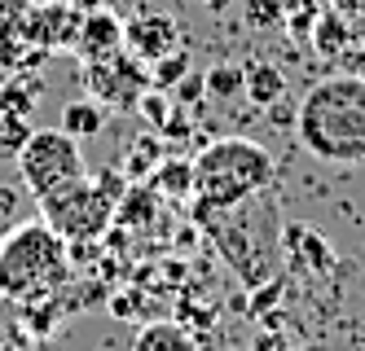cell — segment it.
Here are the masks:
<instances>
[{"label": "cell", "mask_w": 365, "mask_h": 351, "mask_svg": "<svg viewBox=\"0 0 365 351\" xmlns=\"http://www.w3.org/2000/svg\"><path fill=\"white\" fill-rule=\"evenodd\" d=\"M40 93H44L40 79H31V75H14V84L0 93V115H18V119H27V115L36 110Z\"/></svg>", "instance_id": "obj_14"}, {"label": "cell", "mask_w": 365, "mask_h": 351, "mask_svg": "<svg viewBox=\"0 0 365 351\" xmlns=\"http://www.w3.org/2000/svg\"><path fill=\"white\" fill-rule=\"evenodd\" d=\"M202 84H207V97H216V101H233V97H242V66H212V70H202Z\"/></svg>", "instance_id": "obj_16"}, {"label": "cell", "mask_w": 365, "mask_h": 351, "mask_svg": "<svg viewBox=\"0 0 365 351\" xmlns=\"http://www.w3.org/2000/svg\"><path fill=\"white\" fill-rule=\"evenodd\" d=\"M5 123H0V150H22V141L31 137V127L27 119H18V115H0Z\"/></svg>", "instance_id": "obj_20"}, {"label": "cell", "mask_w": 365, "mask_h": 351, "mask_svg": "<svg viewBox=\"0 0 365 351\" xmlns=\"http://www.w3.org/2000/svg\"><path fill=\"white\" fill-rule=\"evenodd\" d=\"M286 246H291L295 263H308V273H326V268H334V251L312 229H286Z\"/></svg>", "instance_id": "obj_13"}, {"label": "cell", "mask_w": 365, "mask_h": 351, "mask_svg": "<svg viewBox=\"0 0 365 351\" xmlns=\"http://www.w3.org/2000/svg\"><path fill=\"white\" fill-rule=\"evenodd\" d=\"M145 180H150V189H154L159 198L185 202V198L194 194V163H190V158H163V163L154 167Z\"/></svg>", "instance_id": "obj_10"}, {"label": "cell", "mask_w": 365, "mask_h": 351, "mask_svg": "<svg viewBox=\"0 0 365 351\" xmlns=\"http://www.w3.org/2000/svg\"><path fill=\"white\" fill-rule=\"evenodd\" d=\"M159 163H163V158H159V141H154V137H137V150L128 154V176H133V180H145Z\"/></svg>", "instance_id": "obj_18"}, {"label": "cell", "mask_w": 365, "mask_h": 351, "mask_svg": "<svg viewBox=\"0 0 365 351\" xmlns=\"http://www.w3.org/2000/svg\"><path fill=\"white\" fill-rule=\"evenodd\" d=\"M277 18V0H247V22L251 26H264Z\"/></svg>", "instance_id": "obj_23"}, {"label": "cell", "mask_w": 365, "mask_h": 351, "mask_svg": "<svg viewBox=\"0 0 365 351\" xmlns=\"http://www.w3.org/2000/svg\"><path fill=\"white\" fill-rule=\"evenodd\" d=\"M251 351H286V338L269 330V334H259V338H255V347H251Z\"/></svg>", "instance_id": "obj_25"}, {"label": "cell", "mask_w": 365, "mask_h": 351, "mask_svg": "<svg viewBox=\"0 0 365 351\" xmlns=\"http://www.w3.org/2000/svg\"><path fill=\"white\" fill-rule=\"evenodd\" d=\"M269 119H273L277 127H295V105H286V101H273V105H269Z\"/></svg>", "instance_id": "obj_24"}, {"label": "cell", "mask_w": 365, "mask_h": 351, "mask_svg": "<svg viewBox=\"0 0 365 351\" xmlns=\"http://www.w3.org/2000/svg\"><path fill=\"white\" fill-rule=\"evenodd\" d=\"M299 145L334 167L365 163V75H326L295 105Z\"/></svg>", "instance_id": "obj_1"}, {"label": "cell", "mask_w": 365, "mask_h": 351, "mask_svg": "<svg viewBox=\"0 0 365 351\" xmlns=\"http://www.w3.org/2000/svg\"><path fill=\"white\" fill-rule=\"evenodd\" d=\"M75 48H80L84 66L88 62H106L123 53V18L110 9H93L80 18V31H75Z\"/></svg>", "instance_id": "obj_8"}, {"label": "cell", "mask_w": 365, "mask_h": 351, "mask_svg": "<svg viewBox=\"0 0 365 351\" xmlns=\"http://www.w3.org/2000/svg\"><path fill=\"white\" fill-rule=\"evenodd\" d=\"M128 194L123 172H101V176H80L53 194L36 198L40 206V220L53 229L62 241H97L115 224V206Z\"/></svg>", "instance_id": "obj_4"}, {"label": "cell", "mask_w": 365, "mask_h": 351, "mask_svg": "<svg viewBox=\"0 0 365 351\" xmlns=\"http://www.w3.org/2000/svg\"><path fill=\"white\" fill-rule=\"evenodd\" d=\"M18 176H22L31 198H44V194H53V189L84 176V150L62 127L31 132L18 150Z\"/></svg>", "instance_id": "obj_5"}, {"label": "cell", "mask_w": 365, "mask_h": 351, "mask_svg": "<svg viewBox=\"0 0 365 351\" xmlns=\"http://www.w3.org/2000/svg\"><path fill=\"white\" fill-rule=\"evenodd\" d=\"M242 97L251 105H259V110H269L273 101L286 97V75L273 62H251V66H242Z\"/></svg>", "instance_id": "obj_9"}, {"label": "cell", "mask_w": 365, "mask_h": 351, "mask_svg": "<svg viewBox=\"0 0 365 351\" xmlns=\"http://www.w3.org/2000/svg\"><path fill=\"white\" fill-rule=\"evenodd\" d=\"M137 115L141 119H150L154 127H168V119H172V93H159V88H145L141 93V101H137Z\"/></svg>", "instance_id": "obj_19"}, {"label": "cell", "mask_w": 365, "mask_h": 351, "mask_svg": "<svg viewBox=\"0 0 365 351\" xmlns=\"http://www.w3.org/2000/svg\"><path fill=\"white\" fill-rule=\"evenodd\" d=\"M180 48V26L168 14H137L133 22H123V53H133L141 66L168 58Z\"/></svg>", "instance_id": "obj_7"}, {"label": "cell", "mask_w": 365, "mask_h": 351, "mask_svg": "<svg viewBox=\"0 0 365 351\" xmlns=\"http://www.w3.org/2000/svg\"><path fill=\"white\" fill-rule=\"evenodd\" d=\"M348 40H352V36H348L344 18H334V14H326V18L317 22V36H312L317 53H326V58H334V53H344V44H348Z\"/></svg>", "instance_id": "obj_17"}, {"label": "cell", "mask_w": 365, "mask_h": 351, "mask_svg": "<svg viewBox=\"0 0 365 351\" xmlns=\"http://www.w3.org/2000/svg\"><path fill=\"white\" fill-rule=\"evenodd\" d=\"M172 93H176V101H180V105H185V110H190V105H194L198 97H207V84H202V70H190V75L180 79V84H176Z\"/></svg>", "instance_id": "obj_21"}, {"label": "cell", "mask_w": 365, "mask_h": 351, "mask_svg": "<svg viewBox=\"0 0 365 351\" xmlns=\"http://www.w3.org/2000/svg\"><path fill=\"white\" fill-rule=\"evenodd\" d=\"M75 273L66 241L44 220L18 224L9 237H0V294L14 303L36 299V294L62 290Z\"/></svg>", "instance_id": "obj_3"}, {"label": "cell", "mask_w": 365, "mask_h": 351, "mask_svg": "<svg viewBox=\"0 0 365 351\" xmlns=\"http://www.w3.org/2000/svg\"><path fill=\"white\" fill-rule=\"evenodd\" d=\"M71 5L80 9V14H93V9H101V0H71Z\"/></svg>", "instance_id": "obj_26"}, {"label": "cell", "mask_w": 365, "mask_h": 351, "mask_svg": "<svg viewBox=\"0 0 365 351\" xmlns=\"http://www.w3.org/2000/svg\"><path fill=\"white\" fill-rule=\"evenodd\" d=\"M185 75H190V48H176V53H168V58L150 62V88L172 93Z\"/></svg>", "instance_id": "obj_15"}, {"label": "cell", "mask_w": 365, "mask_h": 351, "mask_svg": "<svg viewBox=\"0 0 365 351\" xmlns=\"http://www.w3.org/2000/svg\"><path fill=\"white\" fill-rule=\"evenodd\" d=\"M273 180V154L247 141V137H220L212 145H202L194 158V220L207 211H229L247 198H255L259 189H269Z\"/></svg>", "instance_id": "obj_2"}, {"label": "cell", "mask_w": 365, "mask_h": 351, "mask_svg": "<svg viewBox=\"0 0 365 351\" xmlns=\"http://www.w3.org/2000/svg\"><path fill=\"white\" fill-rule=\"evenodd\" d=\"M88 88L101 105H119V110H137L141 93L150 88V70L133 58V53H119L106 62H88Z\"/></svg>", "instance_id": "obj_6"}, {"label": "cell", "mask_w": 365, "mask_h": 351, "mask_svg": "<svg viewBox=\"0 0 365 351\" xmlns=\"http://www.w3.org/2000/svg\"><path fill=\"white\" fill-rule=\"evenodd\" d=\"M66 137L75 141H93L101 127H106V105L97 97H80V101H66L62 105V123H58Z\"/></svg>", "instance_id": "obj_11"}, {"label": "cell", "mask_w": 365, "mask_h": 351, "mask_svg": "<svg viewBox=\"0 0 365 351\" xmlns=\"http://www.w3.org/2000/svg\"><path fill=\"white\" fill-rule=\"evenodd\" d=\"M22 9V0H0V18H9V14H18Z\"/></svg>", "instance_id": "obj_27"}, {"label": "cell", "mask_w": 365, "mask_h": 351, "mask_svg": "<svg viewBox=\"0 0 365 351\" xmlns=\"http://www.w3.org/2000/svg\"><path fill=\"white\" fill-rule=\"evenodd\" d=\"M14 334H18V303L0 294V342H9Z\"/></svg>", "instance_id": "obj_22"}, {"label": "cell", "mask_w": 365, "mask_h": 351, "mask_svg": "<svg viewBox=\"0 0 365 351\" xmlns=\"http://www.w3.org/2000/svg\"><path fill=\"white\" fill-rule=\"evenodd\" d=\"M229 5H233V0H207V9H212V14H225Z\"/></svg>", "instance_id": "obj_28"}, {"label": "cell", "mask_w": 365, "mask_h": 351, "mask_svg": "<svg viewBox=\"0 0 365 351\" xmlns=\"http://www.w3.org/2000/svg\"><path fill=\"white\" fill-rule=\"evenodd\" d=\"M133 351H198V342L185 325H176V320H150V325H141Z\"/></svg>", "instance_id": "obj_12"}]
</instances>
